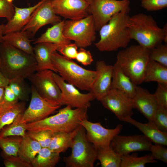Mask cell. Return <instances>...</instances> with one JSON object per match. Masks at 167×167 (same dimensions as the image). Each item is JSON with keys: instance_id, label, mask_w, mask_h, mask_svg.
<instances>
[{"instance_id": "obj_1", "label": "cell", "mask_w": 167, "mask_h": 167, "mask_svg": "<svg viewBox=\"0 0 167 167\" xmlns=\"http://www.w3.org/2000/svg\"><path fill=\"white\" fill-rule=\"evenodd\" d=\"M127 25L131 39L150 49L164 41L167 43V24L160 27L152 16L138 13L130 17Z\"/></svg>"}, {"instance_id": "obj_2", "label": "cell", "mask_w": 167, "mask_h": 167, "mask_svg": "<svg viewBox=\"0 0 167 167\" xmlns=\"http://www.w3.org/2000/svg\"><path fill=\"white\" fill-rule=\"evenodd\" d=\"M129 11H122L115 14L99 30L100 39L95 43L101 51H115L127 47L131 40L127 23Z\"/></svg>"}, {"instance_id": "obj_3", "label": "cell", "mask_w": 167, "mask_h": 167, "mask_svg": "<svg viewBox=\"0 0 167 167\" xmlns=\"http://www.w3.org/2000/svg\"><path fill=\"white\" fill-rule=\"evenodd\" d=\"M0 71L9 79H25L36 71L34 57L3 41L0 43Z\"/></svg>"}, {"instance_id": "obj_4", "label": "cell", "mask_w": 167, "mask_h": 167, "mask_svg": "<svg viewBox=\"0 0 167 167\" xmlns=\"http://www.w3.org/2000/svg\"><path fill=\"white\" fill-rule=\"evenodd\" d=\"M87 109H72L69 106L60 109L56 114L42 120L27 124V131L49 130L53 133L70 132L80 126L83 120L88 119Z\"/></svg>"}, {"instance_id": "obj_5", "label": "cell", "mask_w": 167, "mask_h": 167, "mask_svg": "<svg viewBox=\"0 0 167 167\" xmlns=\"http://www.w3.org/2000/svg\"><path fill=\"white\" fill-rule=\"evenodd\" d=\"M54 67L67 83L80 89L91 92L96 75V71L85 69L57 51L51 55Z\"/></svg>"}, {"instance_id": "obj_6", "label": "cell", "mask_w": 167, "mask_h": 167, "mask_svg": "<svg viewBox=\"0 0 167 167\" xmlns=\"http://www.w3.org/2000/svg\"><path fill=\"white\" fill-rule=\"evenodd\" d=\"M150 60L149 49L139 45H133L118 52L116 62L137 85L143 82Z\"/></svg>"}, {"instance_id": "obj_7", "label": "cell", "mask_w": 167, "mask_h": 167, "mask_svg": "<svg viewBox=\"0 0 167 167\" xmlns=\"http://www.w3.org/2000/svg\"><path fill=\"white\" fill-rule=\"evenodd\" d=\"M70 155L63 158L67 167H93L97 160V149L88 140L81 125L73 141Z\"/></svg>"}, {"instance_id": "obj_8", "label": "cell", "mask_w": 167, "mask_h": 167, "mask_svg": "<svg viewBox=\"0 0 167 167\" xmlns=\"http://www.w3.org/2000/svg\"><path fill=\"white\" fill-rule=\"evenodd\" d=\"M96 30L92 15L77 20L65 21L63 33L65 37L73 41L78 47L90 46L96 39Z\"/></svg>"}, {"instance_id": "obj_9", "label": "cell", "mask_w": 167, "mask_h": 167, "mask_svg": "<svg viewBox=\"0 0 167 167\" xmlns=\"http://www.w3.org/2000/svg\"><path fill=\"white\" fill-rule=\"evenodd\" d=\"M130 1L125 0H92L89 10L93 17L96 31L99 30L116 14L130 10Z\"/></svg>"}, {"instance_id": "obj_10", "label": "cell", "mask_w": 167, "mask_h": 167, "mask_svg": "<svg viewBox=\"0 0 167 167\" xmlns=\"http://www.w3.org/2000/svg\"><path fill=\"white\" fill-rule=\"evenodd\" d=\"M50 70L36 71L28 79L39 94L51 104L61 106L62 93Z\"/></svg>"}, {"instance_id": "obj_11", "label": "cell", "mask_w": 167, "mask_h": 167, "mask_svg": "<svg viewBox=\"0 0 167 167\" xmlns=\"http://www.w3.org/2000/svg\"><path fill=\"white\" fill-rule=\"evenodd\" d=\"M100 101L104 107L122 122L131 117L133 109H135L132 98L115 89L111 88Z\"/></svg>"}, {"instance_id": "obj_12", "label": "cell", "mask_w": 167, "mask_h": 167, "mask_svg": "<svg viewBox=\"0 0 167 167\" xmlns=\"http://www.w3.org/2000/svg\"><path fill=\"white\" fill-rule=\"evenodd\" d=\"M53 75L61 92L62 105L87 109L91 106V101L95 99L92 92L82 93L76 87L66 82L59 75L54 72Z\"/></svg>"}, {"instance_id": "obj_13", "label": "cell", "mask_w": 167, "mask_h": 167, "mask_svg": "<svg viewBox=\"0 0 167 167\" xmlns=\"http://www.w3.org/2000/svg\"><path fill=\"white\" fill-rule=\"evenodd\" d=\"M80 125L85 130L88 141L97 149L109 146L112 139L119 135L122 128V125L118 124L114 128L107 129L99 122H92L88 119L82 120Z\"/></svg>"}, {"instance_id": "obj_14", "label": "cell", "mask_w": 167, "mask_h": 167, "mask_svg": "<svg viewBox=\"0 0 167 167\" xmlns=\"http://www.w3.org/2000/svg\"><path fill=\"white\" fill-rule=\"evenodd\" d=\"M31 92L29 105L23 113V122L27 124L42 120L60 108L61 106L53 105L42 98L32 84Z\"/></svg>"}, {"instance_id": "obj_15", "label": "cell", "mask_w": 167, "mask_h": 167, "mask_svg": "<svg viewBox=\"0 0 167 167\" xmlns=\"http://www.w3.org/2000/svg\"><path fill=\"white\" fill-rule=\"evenodd\" d=\"M152 142L143 135H119L112 140L110 146L121 156L137 151H149Z\"/></svg>"}, {"instance_id": "obj_16", "label": "cell", "mask_w": 167, "mask_h": 167, "mask_svg": "<svg viewBox=\"0 0 167 167\" xmlns=\"http://www.w3.org/2000/svg\"><path fill=\"white\" fill-rule=\"evenodd\" d=\"M51 3L55 13L65 19L77 20L90 15L85 0H51Z\"/></svg>"}, {"instance_id": "obj_17", "label": "cell", "mask_w": 167, "mask_h": 167, "mask_svg": "<svg viewBox=\"0 0 167 167\" xmlns=\"http://www.w3.org/2000/svg\"><path fill=\"white\" fill-rule=\"evenodd\" d=\"M61 20L60 17L54 12L51 0H47L35 10L21 30L29 32L33 37L43 26L49 24L54 25Z\"/></svg>"}, {"instance_id": "obj_18", "label": "cell", "mask_w": 167, "mask_h": 167, "mask_svg": "<svg viewBox=\"0 0 167 167\" xmlns=\"http://www.w3.org/2000/svg\"><path fill=\"white\" fill-rule=\"evenodd\" d=\"M96 66V75L91 92L100 101L111 89L113 66L102 60L97 61Z\"/></svg>"}, {"instance_id": "obj_19", "label": "cell", "mask_w": 167, "mask_h": 167, "mask_svg": "<svg viewBox=\"0 0 167 167\" xmlns=\"http://www.w3.org/2000/svg\"><path fill=\"white\" fill-rule=\"evenodd\" d=\"M135 109L141 113L148 121H152L158 105L153 94L139 86L136 87L132 98Z\"/></svg>"}, {"instance_id": "obj_20", "label": "cell", "mask_w": 167, "mask_h": 167, "mask_svg": "<svg viewBox=\"0 0 167 167\" xmlns=\"http://www.w3.org/2000/svg\"><path fill=\"white\" fill-rule=\"evenodd\" d=\"M33 47L34 57L37 63L36 71L50 70L57 73L51 60V55L63 45L58 44L41 42Z\"/></svg>"}, {"instance_id": "obj_21", "label": "cell", "mask_w": 167, "mask_h": 167, "mask_svg": "<svg viewBox=\"0 0 167 167\" xmlns=\"http://www.w3.org/2000/svg\"><path fill=\"white\" fill-rule=\"evenodd\" d=\"M47 0H41L35 5L28 7L20 8L15 6L13 16L5 24L4 35L21 31L28 22L35 10Z\"/></svg>"}, {"instance_id": "obj_22", "label": "cell", "mask_w": 167, "mask_h": 167, "mask_svg": "<svg viewBox=\"0 0 167 167\" xmlns=\"http://www.w3.org/2000/svg\"><path fill=\"white\" fill-rule=\"evenodd\" d=\"M125 122L130 123L137 127L152 142L156 144L167 146V132L161 131L152 121L143 123L130 117L126 119Z\"/></svg>"}, {"instance_id": "obj_23", "label": "cell", "mask_w": 167, "mask_h": 167, "mask_svg": "<svg viewBox=\"0 0 167 167\" xmlns=\"http://www.w3.org/2000/svg\"><path fill=\"white\" fill-rule=\"evenodd\" d=\"M113 66L111 88L122 92L128 96H134L137 85L116 62Z\"/></svg>"}, {"instance_id": "obj_24", "label": "cell", "mask_w": 167, "mask_h": 167, "mask_svg": "<svg viewBox=\"0 0 167 167\" xmlns=\"http://www.w3.org/2000/svg\"><path fill=\"white\" fill-rule=\"evenodd\" d=\"M3 36V40L13 46L34 56L33 47L31 42L33 37L29 32L21 30L7 33Z\"/></svg>"}, {"instance_id": "obj_25", "label": "cell", "mask_w": 167, "mask_h": 167, "mask_svg": "<svg viewBox=\"0 0 167 167\" xmlns=\"http://www.w3.org/2000/svg\"><path fill=\"white\" fill-rule=\"evenodd\" d=\"M65 20H62L59 23L50 28L35 40L33 43L47 42L58 44L63 45L69 44L71 41L66 38L63 33V28Z\"/></svg>"}, {"instance_id": "obj_26", "label": "cell", "mask_w": 167, "mask_h": 167, "mask_svg": "<svg viewBox=\"0 0 167 167\" xmlns=\"http://www.w3.org/2000/svg\"><path fill=\"white\" fill-rule=\"evenodd\" d=\"M79 127L70 132L53 133L48 148L52 151L60 154L65 152L68 148H71L73 139Z\"/></svg>"}, {"instance_id": "obj_27", "label": "cell", "mask_w": 167, "mask_h": 167, "mask_svg": "<svg viewBox=\"0 0 167 167\" xmlns=\"http://www.w3.org/2000/svg\"><path fill=\"white\" fill-rule=\"evenodd\" d=\"M25 102L20 101L11 105L0 106V131L4 126L11 124L26 109Z\"/></svg>"}, {"instance_id": "obj_28", "label": "cell", "mask_w": 167, "mask_h": 167, "mask_svg": "<svg viewBox=\"0 0 167 167\" xmlns=\"http://www.w3.org/2000/svg\"><path fill=\"white\" fill-rule=\"evenodd\" d=\"M153 81L167 84V67L150 60L146 67L143 82Z\"/></svg>"}, {"instance_id": "obj_29", "label": "cell", "mask_w": 167, "mask_h": 167, "mask_svg": "<svg viewBox=\"0 0 167 167\" xmlns=\"http://www.w3.org/2000/svg\"><path fill=\"white\" fill-rule=\"evenodd\" d=\"M41 148L38 142L26 134L22 137L18 156L24 161L31 163Z\"/></svg>"}, {"instance_id": "obj_30", "label": "cell", "mask_w": 167, "mask_h": 167, "mask_svg": "<svg viewBox=\"0 0 167 167\" xmlns=\"http://www.w3.org/2000/svg\"><path fill=\"white\" fill-rule=\"evenodd\" d=\"M60 159V153L49 148H41L31 162L32 167H54Z\"/></svg>"}, {"instance_id": "obj_31", "label": "cell", "mask_w": 167, "mask_h": 167, "mask_svg": "<svg viewBox=\"0 0 167 167\" xmlns=\"http://www.w3.org/2000/svg\"><path fill=\"white\" fill-rule=\"evenodd\" d=\"M97 159L102 167H120L121 156L110 145L97 149Z\"/></svg>"}, {"instance_id": "obj_32", "label": "cell", "mask_w": 167, "mask_h": 167, "mask_svg": "<svg viewBox=\"0 0 167 167\" xmlns=\"http://www.w3.org/2000/svg\"><path fill=\"white\" fill-rule=\"evenodd\" d=\"M23 113L19 114L11 124L4 126L0 131V137H23L26 135L27 124L22 121Z\"/></svg>"}, {"instance_id": "obj_33", "label": "cell", "mask_w": 167, "mask_h": 167, "mask_svg": "<svg viewBox=\"0 0 167 167\" xmlns=\"http://www.w3.org/2000/svg\"><path fill=\"white\" fill-rule=\"evenodd\" d=\"M156 162L151 154L141 157L138 156L137 154H128L121 156L120 167H144L147 164Z\"/></svg>"}, {"instance_id": "obj_34", "label": "cell", "mask_w": 167, "mask_h": 167, "mask_svg": "<svg viewBox=\"0 0 167 167\" xmlns=\"http://www.w3.org/2000/svg\"><path fill=\"white\" fill-rule=\"evenodd\" d=\"M25 79L16 78L9 80V86L19 100L22 101H28L29 99L31 88L26 83Z\"/></svg>"}, {"instance_id": "obj_35", "label": "cell", "mask_w": 167, "mask_h": 167, "mask_svg": "<svg viewBox=\"0 0 167 167\" xmlns=\"http://www.w3.org/2000/svg\"><path fill=\"white\" fill-rule=\"evenodd\" d=\"M22 138V137L19 136L0 137V148L7 155L18 156Z\"/></svg>"}, {"instance_id": "obj_36", "label": "cell", "mask_w": 167, "mask_h": 167, "mask_svg": "<svg viewBox=\"0 0 167 167\" xmlns=\"http://www.w3.org/2000/svg\"><path fill=\"white\" fill-rule=\"evenodd\" d=\"M150 59L167 67V44L160 43L149 49Z\"/></svg>"}, {"instance_id": "obj_37", "label": "cell", "mask_w": 167, "mask_h": 167, "mask_svg": "<svg viewBox=\"0 0 167 167\" xmlns=\"http://www.w3.org/2000/svg\"><path fill=\"white\" fill-rule=\"evenodd\" d=\"M53 134V132L49 130L28 131L26 132V135L38 142L42 148L49 147Z\"/></svg>"}, {"instance_id": "obj_38", "label": "cell", "mask_w": 167, "mask_h": 167, "mask_svg": "<svg viewBox=\"0 0 167 167\" xmlns=\"http://www.w3.org/2000/svg\"><path fill=\"white\" fill-rule=\"evenodd\" d=\"M152 121L161 131L167 132V108L158 106Z\"/></svg>"}, {"instance_id": "obj_39", "label": "cell", "mask_w": 167, "mask_h": 167, "mask_svg": "<svg viewBox=\"0 0 167 167\" xmlns=\"http://www.w3.org/2000/svg\"><path fill=\"white\" fill-rule=\"evenodd\" d=\"M2 156L4 158V164L6 167H32L31 163L28 162L18 156H9L3 152Z\"/></svg>"}, {"instance_id": "obj_40", "label": "cell", "mask_w": 167, "mask_h": 167, "mask_svg": "<svg viewBox=\"0 0 167 167\" xmlns=\"http://www.w3.org/2000/svg\"><path fill=\"white\" fill-rule=\"evenodd\" d=\"M14 0H0V17L5 18L9 21L15 13Z\"/></svg>"}, {"instance_id": "obj_41", "label": "cell", "mask_w": 167, "mask_h": 167, "mask_svg": "<svg viewBox=\"0 0 167 167\" xmlns=\"http://www.w3.org/2000/svg\"><path fill=\"white\" fill-rule=\"evenodd\" d=\"M153 94L158 106L167 108V84L158 83L157 88Z\"/></svg>"}, {"instance_id": "obj_42", "label": "cell", "mask_w": 167, "mask_h": 167, "mask_svg": "<svg viewBox=\"0 0 167 167\" xmlns=\"http://www.w3.org/2000/svg\"><path fill=\"white\" fill-rule=\"evenodd\" d=\"M141 6L148 11L161 10L167 7V0H141Z\"/></svg>"}, {"instance_id": "obj_43", "label": "cell", "mask_w": 167, "mask_h": 167, "mask_svg": "<svg viewBox=\"0 0 167 167\" xmlns=\"http://www.w3.org/2000/svg\"><path fill=\"white\" fill-rule=\"evenodd\" d=\"M149 151L151 152V155L154 159L159 160L167 163V149L163 145L152 144Z\"/></svg>"}, {"instance_id": "obj_44", "label": "cell", "mask_w": 167, "mask_h": 167, "mask_svg": "<svg viewBox=\"0 0 167 167\" xmlns=\"http://www.w3.org/2000/svg\"><path fill=\"white\" fill-rule=\"evenodd\" d=\"M78 47L74 43L66 44L60 47L57 50L63 56L70 59H75L77 53Z\"/></svg>"}, {"instance_id": "obj_45", "label": "cell", "mask_w": 167, "mask_h": 167, "mask_svg": "<svg viewBox=\"0 0 167 167\" xmlns=\"http://www.w3.org/2000/svg\"><path fill=\"white\" fill-rule=\"evenodd\" d=\"M78 62L84 66L91 65L93 60L91 53L84 48H80L75 59Z\"/></svg>"}, {"instance_id": "obj_46", "label": "cell", "mask_w": 167, "mask_h": 167, "mask_svg": "<svg viewBox=\"0 0 167 167\" xmlns=\"http://www.w3.org/2000/svg\"><path fill=\"white\" fill-rule=\"evenodd\" d=\"M19 101L8 85L4 88L3 102L2 105H13Z\"/></svg>"}, {"instance_id": "obj_47", "label": "cell", "mask_w": 167, "mask_h": 167, "mask_svg": "<svg viewBox=\"0 0 167 167\" xmlns=\"http://www.w3.org/2000/svg\"><path fill=\"white\" fill-rule=\"evenodd\" d=\"M9 80L0 71V87L5 88L7 86Z\"/></svg>"}, {"instance_id": "obj_48", "label": "cell", "mask_w": 167, "mask_h": 167, "mask_svg": "<svg viewBox=\"0 0 167 167\" xmlns=\"http://www.w3.org/2000/svg\"><path fill=\"white\" fill-rule=\"evenodd\" d=\"M4 88L0 87V106L3 104Z\"/></svg>"}, {"instance_id": "obj_49", "label": "cell", "mask_w": 167, "mask_h": 167, "mask_svg": "<svg viewBox=\"0 0 167 167\" xmlns=\"http://www.w3.org/2000/svg\"><path fill=\"white\" fill-rule=\"evenodd\" d=\"M5 24H0V43L3 41V35Z\"/></svg>"}, {"instance_id": "obj_50", "label": "cell", "mask_w": 167, "mask_h": 167, "mask_svg": "<svg viewBox=\"0 0 167 167\" xmlns=\"http://www.w3.org/2000/svg\"><path fill=\"white\" fill-rule=\"evenodd\" d=\"M85 0L88 3H89V4H90L92 1V0Z\"/></svg>"}, {"instance_id": "obj_51", "label": "cell", "mask_w": 167, "mask_h": 167, "mask_svg": "<svg viewBox=\"0 0 167 167\" xmlns=\"http://www.w3.org/2000/svg\"><path fill=\"white\" fill-rule=\"evenodd\" d=\"M1 62H2L0 56V68L1 66Z\"/></svg>"}, {"instance_id": "obj_52", "label": "cell", "mask_w": 167, "mask_h": 167, "mask_svg": "<svg viewBox=\"0 0 167 167\" xmlns=\"http://www.w3.org/2000/svg\"><path fill=\"white\" fill-rule=\"evenodd\" d=\"M127 0V1H128V0Z\"/></svg>"}]
</instances>
